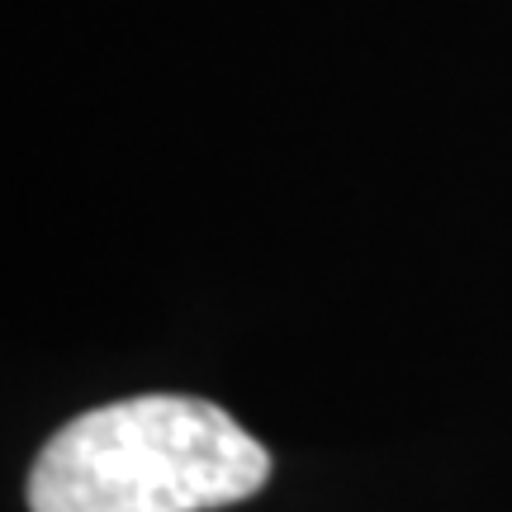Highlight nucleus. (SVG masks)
I'll list each match as a JSON object with an SVG mask.
<instances>
[{
  "label": "nucleus",
  "instance_id": "obj_1",
  "mask_svg": "<svg viewBox=\"0 0 512 512\" xmlns=\"http://www.w3.org/2000/svg\"><path fill=\"white\" fill-rule=\"evenodd\" d=\"M271 451L228 408L138 394L57 427L38 451L29 512H209L266 489Z\"/></svg>",
  "mask_w": 512,
  "mask_h": 512
}]
</instances>
